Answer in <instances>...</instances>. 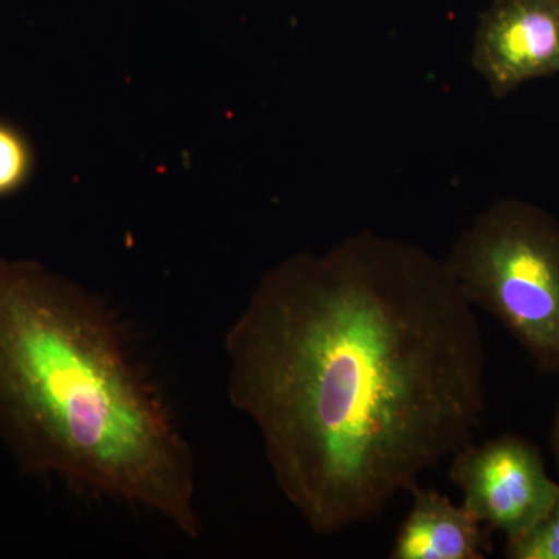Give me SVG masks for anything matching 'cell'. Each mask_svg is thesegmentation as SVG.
<instances>
[{
    "instance_id": "cell-1",
    "label": "cell",
    "mask_w": 559,
    "mask_h": 559,
    "mask_svg": "<svg viewBox=\"0 0 559 559\" xmlns=\"http://www.w3.org/2000/svg\"><path fill=\"white\" fill-rule=\"evenodd\" d=\"M224 348L231 406L318 535L381 514L487 406L484 337L447 260L373 231L267 271Z\"/></svg>"
},
{
    "instance_id": "cell-2",
    "label": "cell",
    "mask_w": 559,
    "mask_h": 559,
    "mask_svg": "<svg viewBox=\"0 0 559 559\" xmlns=\"http://www.w3.org/2000/svg\"><path fill=\"white\" fill-rule=\"evenodd\" d=\"M0 439L25 473L200 536L193 450L123 319L36 261L0 260Z\"/></svg>"
},
{
    "instance_id": "cell-3",
    "label": "cell",
    "mask_w": 559,
    "mask_h": 559,
    "mask_svg": "<svg viewBox=\"0 0 559 559\" xmlns=\"http://www.w3.org/2000/svg\"><path fill=\"white\" fill-rule=\"evenodd\" d=\"M473 307L489 312L535 360L559 371V223L536 205L496 202L447 259Z\"/></svg>"
},
{
    "instance_id": "cell-4",
    "label": "cell",
    "mask_w": 559,
    "mask_h": 559,
    "mask_svg": "<svg viewBox=\"0 0 559 559\" xmlns=\"http://www.w3.org/2000/svg\"><path fill=\"white\" fill-rule=\"evenodd\" d=\"M450 479L463 492V506L507 540L521 538L550 509L559 491L532 441L503 433L471 441L451 457Z\"/></svg>"
},
{
    "instance_id": "cell-5",
    "label": "cell",
    "mask_w": 559,
    "mask_h": 559,
    "mask_svg": "<svg viewBox=\"0 0 559 559\" xmlns=\"http://www.w3.org/2000/svg\"><path fill=\"white\" fill-rule=\"evenodd\" d=\"M473 66L496 97L559 73V0H496L477 25Z\"/></svg>"
},
{
    "instance_id": "cell-6",
    "label": "cell",
    "mask_w": 559,
    "mask_h": 559,
    "mask_svg": "<svg viewBox=\"0 0 559 559\" xmlns=\"http://www.w3.org/2000/svg\"><path fill=\"white\" fill-rule=\"evenodd\" d=\"M412 507L390 550L392 559H484L491 532L465 506L437 489L411 488Z\"/></svg>"
},
{
    "instance_id": "cell-7",
    "label": "cell",
    "mask_w": 559,
    "mask_h": 559,
    "mask_svg": "<svg viewBox=\"0 0 559 559\" xmlns=\"http://www.w3.org/2000/svg\"><path fill=\"white\" fill-rule=\"evenodd\" d=\"M35 170V151L27 135L10 121L0 119V198L11 197L27 186Z\"/></svg>"
},
{
    "instance_id": "cell-8",
    "label": "cell",
    "mask_w": 559,
    "mask_h": 559,
    "mask_svg": "<svg viewBox=\"0 0 559 559\" xmlns=\"http://www.w3.org/2000/svg\"><path fill=\"white\" fill-rule=\"evenodd\" d=\"M510 559H559V491L547 513L521 538L507 540Z\"/></svg>"
},
{
    "instance_id": "cell-9",
    "label": "cell",
    "mask_w": 559,
    "mask_h": 559,
    "mask_svg": "<svg viewBox=\"0 0 559 559\" xmlns=\"http://www.w3.org/2000/svg\"><path fill=\"white\" fill-rule=\"evenodd\" d=\"M550 444L559 471V401L557 412H555L554 426H551Z\"/></svg>"
}]
</instances>
